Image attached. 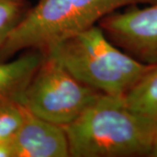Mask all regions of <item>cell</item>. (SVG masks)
<instances>
[{"label": "cell", "mask_w": 157, "mask_h": 157, "mask_svg": "<svg viewBox=\"0 0 157 157\" xmlns=\"http://www.w3.org/2000/svg\"><path fill=\"white\" fill-rule=\"evenodd\" d=\"M63 128L70 157L149 156L157 140V121L129 109L123 98L106 94Z\"/></svg>", "instance_id": "cell-1"}, {"label": "cell", "mask_w": 157, "mask_h": 157, "mask_svg": "<svg viewBox=\"0 0 157 157\" xmlns=\"http://www.w3.org/2000/svg\"><path fill=\"white\" fill-rule=\"evenodd\" d=\"M157 0H39L11 31L0 49V61L27 50L45 52L52 45L90 28L122 7Z\"/></svg>", "instance_id": "cell-2"}, {"label": "cell", "mask_w": 157, "mask_h": 157, "mask_svg": "<svg viewBox=\"0 0 157 157\" xmlns=\"http://www.w3.org/2000/svg\"><path fill=\"white\" fill-rule=\"evenodd\" d=\"M53 57L75 78L106 95L123 98L152 65L128 55L95 25L52 45Z\"/></svg>", "instance_id": "cell-3"}, {"label": "cell", "mask_w": 157, "mask_h": 157, "mask_svg": "<svg viewBox=\"0 0 157 157\" xmlns=\"http://www.w3.org/2000/svg\"><path fill=\"white\" fill-rule=\"evenodd\" d=\"M101 94L44 52L18 102L28 112L65 127L79 117Z\"/></svg>", "instance_id": "cell-4"}, {"label": "cell", "mask_w": 157, "mask_h": 157, "mask_svg": "<svg viewBox=\"0 0 157 157\" xmlns=\"http://www.w3.org/2000/svg\"><path fill=\"white\" fill-rule=\"evenodd\" d=\"M98 25L111 42L135 59L147 65L157 63V2L113 11Z\"/></svg>", "instance_id": "cell-5"}, {"label": "cell", "mask_w": 157, "mask_h": 157, "mask_svg": "<svg viewBox=\"0 0 157 157\" xmlns=\"http://www.w3.org/2000/svg\"><path fill=\"white\" fill-rule=\"evenodd\" d=\"M15 157H70L67 133L25 109V117L12 139Z\"/></svg>", "instance_id": "cell-6"}, {"label": "cell", "mask_w": 157, "mask_h": 157, "mask_svg": "<svg viewBox=\"0 0 157 157\" xmlns=\"http://www.w3.org/2000/svg\"><path fill=\"white\" fill-rule=\"evenodd\" d=\"M44 57L39 50H27L11 60L0 61V106L19 101Z\"/></svg>", "instance_id": "cell-7"}, {"label": "cell", "mask_w": 157, "mask_h": 157, "mask_svg": "<svg viewBox=\"0 0 157 157\" xmlns=\"http://www.w3.org/2000/svg\"><path fill=\"white\" fill-rule=\"evenodd\" d=\"M123 101L132 111L157 121V63L129 90Z\"/></svg>", "instance_id": "cell-8"}, {"label": "cell", "mask_w": 157, "mask_h": 157, "mask_svg": "<svg viewBox=\"0 0 157 157\" xmlns=\"http://www.w3.org/2000/svg\"><path fill=\"white\" fill-rule=\"evenodd\" d=\"M31 6L27 0H0V49Z\"/></svg>", "instance_id": "cell-9"}, {"label": "cell", "mask_w": 157, "mask_h": 157, "mask_svg": "<svg viewBox=\"0 0 157 157\" xmlns=\"http://www.w3.org/2000/svg\"><path fill=\"white\" fill-rule=\"evenodd\" d=\"M25 117V108L17 101L0 106V142L12 140Z\"/></svg>", "instance_id": "cell-10"}, {"label": "cell", "mask_w": 157, "mask_h": 157, "mask_svg": "<svg viewBox=\"0 0 157 157\" xmlns=\"http://www.w3.org/2000/svg\"><path fill=\"white\" fill-rule=\"evenodd\" d=\"M0 157H15L12 140L0 142Z\"/></svg>", "instance_id": "cell-11"}, {"label": "cell", "mask_w": 157, "mask_h": 157, "mask_svg": "<svg viewBox=\"0 0 157 157\" xmlns=\"http://www.w3.org/2000/svg\"><path fill=\"white\" fill-rule=\"evenodd\" d=\"M149 157H157V140L154 147H153V149H152L151 154H150Z\"/></svg>", "instance_id": "cell-12"}]
</instances>
